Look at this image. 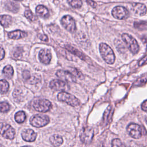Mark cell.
I'll list each match as a JSON object with an SVG mask.
<instances>
[{"label": "cell", "instance_id": "obj_29", "mask_svg": "<svg viewBox=\"0 0 147 147\" xmlns=\"http://www.w3.org/2000/svg\"><path fill=\"white\" fill-rule=\"evenodd\" d=\"M25 16L26 18L29 19L30 21H34L36 20L35 16L33 14V13L30 10H26L25 11Z\"/></svg>", "mask_w": 147, "mask_h": 147}, {"label": "cell", "instance_id": "obj_26", "mask_svg": "<svg viewBox=\"0 0 147 147\" xmlns=\"http://www.w3.org/2000/svg\"><path fill=\"white\" fill-rule=\"evenodd\" d=\"M68 3L72 7L76 9L80 8L82 5V2L80 0H72L68 1Z\"/></svg>", "mask_w": 147, "mask_h": 147}, {"label": "cell", "instance_id": "obj_9", "mask_svg": "<svg viewBox=\"0 0 147 147\" xmlns=\"http://www.w3.org/2000/svg\"><path fill=\"white\" fill-rule=\"evenodd\" d=\"M63 26L70 32H74L76 30V24L74 19L69 15L63 16L61 20Z\"/></svg>", "mask_w": 147, "mask_h": 147}, {"label": "cell", "instance_id": "obj_4", "mask_svg": "<svg viewBox=\"0 0 147 147\" xmlns=\"http://www.w3.org/2000/svg\"><path fill=\"white\" fill-rule=\"evenodd\" d=\"M49 122V117L45 115L36 114L32 116L30 119V123L36 127H43L47 125Z\"/></svg>", "mask_w": 147, "mask_h": 147}, {"label": "cell", "instance_id": "obj_37", "mask_svg": "<svg viewBox=\"0 0 147 147\" xmlns=\"http://www.w3.org/2000/svg\"><path fill=\"white\" fill-rule=\"evenodd\" d=\"M87 3H88L90 6H91L92 7H95L96 6V3L94 1H87Z\"/></svg>", "mask_w": 147, "mask_h": 147}, {"label": "cell", "instance_id": "obj_2", "mask_svg": "<svg viewBox=\"0 0 147 147\" xmlns=\"http://www.w3.org/2000/svg\"><path fill=\"white\" fill-rule=\"evenodd\" d=\"M122 39L125 43L129 51L133 54H136L139 51L138 44L134 38L131 36L127 34L123 33L122 34Z\"/></svg>", "mask_w": 147, "mask_h": 147}, {"label": "cell", "instance_id": "obj_17", "mask_svg": "<svg viewBox=\"0 0 147 147\" xmlns=\"http://www.w3.org/2000/svg\"><path fill=\"white\" fill-rule=\"evenodd\" d=\"M36 12L38 16H40V17L44 18H48L49 16V11H48V9L45 6H44L42 5H38L36 7Z\"/></svg>", "mask_w": 147, "mask_h": 147}, {"label": "cell", "instance_id": "obj_23", "mask_svg": "<svg viewBox=\"0 0 147 147\" xmlns=\"http://www.w3.org/2000/svg\"><path fill=\"white\" fill-rule=\"evenodd\" d=\"M9 88V84L8 82L4 79L0 80V92L1 94H5L7 92Z\"/></svg>", "mask_w": 147, "mask_h": 147}, {"label": "cell", "instance_id": "obj_21", "mask_svg": "<svg viewBox=\"0 0 147 147\" xmlns=\"http://www.w3.org/2000/svg\"><path fill=\"white\" fill-rule=\"evenodd\" d=\"M2 72L3 74V75L7 78L10 79L12 78L13 74H14V70L13 67L10 65H6L3 70H2Z\"/></svg>", "mask_w": 147, "mask_h": 147}, {"label": "cell", "instance_id": "obj_15", "mask_svg": "<svg viewBox=\"0 0 147 147\" xmlns=\"http://www.w3.org/2000/svg\"><path fill=\"white\" fill-rule=\"evenodd\" d=\"M49 87L53 90L61 91L64 90L65 83L61 80L53 79L49 83Z\"/></svg>", "mask_w": 147, "mask_h": 147}, {"label": "cell", "instance_id": "obj_1", "mask_svg": "<svg viewBox=\"0 0 147 147\" xmlns=\"http://www.w3.org/2000/svg\"><path fill=\"white\" fill-rule=\"evenodd\" d=\"M99 52L102 59L109 64H113L115 61V55L110 46L105 43L99 45Z\"/></svg>", "mask_w": 147, "mask_h": 147}, {"label": "cell", "instance_id": "obj_12", "mask_svg": "<svg viewBox=\"0 0 147 147\" xmlns=\"http://www.w3.org/2000/svg\"><path fill=\"white\" fill-rule=\"evenodd\" d=\"M56 75L57 77L65 80L67 82H75L76 81L75 78L68 71H64V70H58Z\"/></svg>", "mask_w": 147, "mask_h": 147}, {"label": "cell", "instance_id": "obj_18", "mask_svg": "<svg viewBox=\"0 0 147 147\" xmlns=\"http://www.w3.org/2000/svg\"><path fill=\"white\" fill-rule=\"evenodd\" d=\"M12 21V18L11 16L9 15H1L0 16V24L4 28L9 27Z\"/></svg>", "mask_w": 147, "mask_h": 147}, {"label": "cell", "instance_id": "obj_27", "mask_svg": "<svg viewBox=\"0 0 147 147\" xmlns=\"http://www.w3.org/2000/svg\"><path fill=\"white\" fill-rule=\"evenodd\" d=\"M10 109V105L6 102H0V112L6 113Z\"/></svg>", "mask_w": 147, "mask_h": 147}, {"label": "cell", "instance_id": "obj_13", "mask_svg": "<svg viewBox=\"0 0 147 147\" xmlns=\"http://www.w3.org/2000/svg\"><path fill=\"white\" fill-rule=\"evenodd\" d=\"M21 136L24 140L28 142H33L36 140L37 134L32 129H28L23 130L21 133Z\"/></svg>", "mask_w": 147, "mask_h": 147}, {"label": "cell", "instance_id": "obj_20", "mask_svg": "<svg viewBox=\"0 0 147 147\" xmlns=\"http://www.w3.org/2000/svg\"><path fill=\"white\" fill-rule=\"evenodd\" d=\"M65 48L68 50V51H69L70 52H71L72 53L75 55L76 56H78L80 59L84 60L85 59V56L83 55V53H82L80 51H79V50L76 49V48L70 46V45H66L65 46Z\"/></svg>", "mask_w": 147, "mask_h": 147}, {"label": "cell", "instance_id": "obj_8", "mask_svg": "<svg viewBox=\"0 0 147 147\" xmlns=\"http://www.w3.org/2000/svg\"><path fill=\"white\" fill-rule=\"evenodd\" d=\"M127 131L129 136L135 139H139L142 135L141 127L136 123H130L127 127Z\"/></svg>", "mask_w": 147, "mask_h": 147}, {"label": "cell", "instance_id": "obj_31", "mask_svg": "<svg viewBox=\"0 0 147 147\" xmlns=\"http://www.w3.org/2000/svg\"><path fill=\"white\" fill-rule=\"evenodd\" d=\"M146 78L145 76L144 78H141L140 79L137 80L135 83V85H136V86H140L142 84L143 85V84H145L146 83Z\"/></svg>", "mask_w": 147, "mask_h": 147}, {"label": "cell", "instance_id": "obj_30", "mask_svg": "<svg viewBox=\"0 0 147 147\" xmlns=\"http://www.w3.org/2000/svg\"><path fill=\"white\" fill-rule=\"evenodd\" d=\"M134 26L137 29H145L146 27V24L145 21L141 22H136L134 24Z\"/></svg>", "mask_w": 147, "mask_h": 147}, {"label": "cell", "instance_id": "obj_22", "mask_svg": "<svg viewBox=\"0 0 147 147\" xmlns=\"http://www.w3.org/2000/svg\"><path fill=\"white\" fill-rule=\"evenodd\" d=\"M15 120L17 123H21L25 121L26 119V115L24 111H19L15 114L14 116Z\"/></svg>", "mask_w": 147, "mask_h": 147}, {"label": "cell", "instance_id": "obj_16", "mask_svg": "<svg viewBox=\"0 0 147 147\" xmlns=\"http://www.w3.org/2000/svg\"><path fill=\"white\" fill-rule=\"evenodd\" d=\"M7 35L10 38L18 40L26 37L27 36V33L25 32L21 31L20 30H16L8 33Z\"/></svg>", "mask_w": 147, "mask_h": 147}, {"label": "cell", "instance_id": "obj_6", "mask_svg": "<svg viewBox=\"0 0 147 147\" xmlns=\"http://www.w3.org/2000/svg\"><path fill=\"white\" fill-rule=\"evenodd\" d=\"M0 134L5 138L12 140L15 136V130L9 124L0 123Z\"/></svg>", "mask_w": 147, "mask_h": 147}, {"label": "cell", "instance_id": "obj_5", "mask_svg": "<svg viewBox=\"0 0 147 147\" xmlns=\"http://www.w3.org/2000/svg\"><path fill=\"white\" fill-rule=\"evenodd\" d=\"M33 106L36 111L45 113L51 109L52 107V104L48 100L42 99L35 100L33 103Z\"/></svg>", "mask_w": 147, "mask_h": 147}, {"label": "cell", "instance_id": "obj_25", "mask_svg": "<svg viewBox=\"0 0 147 147\" xmlns=\"http://www.w3.org/2000/svg\"><path fill=\"white\" fill-rule=\"evenodd\" d=\"M111 147H127L118 138L114 139L111 142Z\"/></svg>", "mask_w": 147, "mask_h": 147}, {"label": "cell", "instance_id": "obj_34", "mask_svg": "<svg viewBox=\"0 0 147 147\" xmlns=\"http://www.w3.org/2000/svg\"><path fill=\"white\" fill-rule=\"evenodd\" d=\"M5 55V52L3 48H2V47L1 46V45L0 44V60H2L4 58Z\"/></svg>", "mask_w": 147, "mask_h": 147}, {"label": "cell", "instance_id": "obj_3", "mask_svg": "<svg viewBox=\"0 0 147 147\" xmlns=\"http://www.w3.org/2000/svg\"><path fill=\"white\" fill-rule=\"evenodd\" d=\"M59 101L65 102L71 106H77L79 105V100L75 96L66 92H61L57 95Z\"/></svg>", "mask_w": 147, "mask_h": 147}, {"label": "cell", "instance_id": "obj_11", "mask_svg": "<svg viewBox=\"0 0 147 147\" xmlns=\"http://www.w3.org/2000/svg\"><path fill=\"white\" fill-rule=\"evenodd\" d=\"M38 58L42 63L44 64H49L52 55L50 51L48 49H41L38 54Z\"/></svg>", "mask_w": 147, "mask_h": 147}, {"label": "cell", "instance_id": "obj_38", "mask_svg": "<svg viewBox=\"0 0 147 147\" xmlns=\"http://www.w3.org/2000/svg\"><path fill=\"white\" fill-rule=\"evenodd\" d=\"M142 60H141V61L140 62V63H139V65H143L144 64H145V63H146V56H144V59H142Z\"/></svg>", "mask_w": 147, "mask_h": 147}, {"label": "cell", "instance_id": "obj_28", "mask_svg": "<svg viewBox=\"0 0 147 147\" xmlns=\"http://www.w3.org/2000/svg\"><path fill=\"white\" fill-rule=\"evenodd\" d=\"M75 78L77 77L79 78H81L83 77V75L82 74V73L78 69H76V68H70L69 69V71Z\"/></svg>", "mask_w": 147, "mask_h": 147}, {"label": "cell", "instance_id": "obj_36", "mask_svg": "<svg viewBox=\"0 0 147 147\" xmlns=\"http://www.w3.org/2000/svg\"><path fill=\"white\" fill-rule=\"evenodd\" d=\"M39 38L40 40H41L42 41H48V38L47 36H46L45 34L40 35Z\"/></svg>", "mask_w": 147, "mask_h": 147}, {"label": "cell", "instance_id": "obj_19", "mask_svg": "<svg viewBox=\"0 0 147 147\" xmlns=\"http://www.w3.org/2000/svg\"><path fill=\"white\" fill-rule=\"evenodd\" d=\"M51 144L53 146H59L63 142L62 137L58 134H54L52 136L49 138Z\"/></svg>", "mask_w": 147, "mask_h": 147}, {"label": "cell", "instance_id": "obj_39", "mask_svg": "<svg viewBox=\"0 0 147 147\" xmlns=\"http://www.w3.org/2000/svg\"><path fill=\"white\" fill-rule=\"evenodd\" d=\"M22 147H30V146H24Z\"/></svg>", "mask_w": 147, "mask_h": 147}, {"label": "cell", "instance_id": "obj_33", "mask_svg": "<svg viewBox=\"0 0 147 147\" xmlns=\"http://www.w3.org/2000/svg\"><path fill=\"white\" fill-rule=\"evenodd\" d=\"M21 52H22V50H21L20 48H17L16 51H15V52L14 53V57L15 58H19V56L21 55Z\"/></svg>", "mask_w": 147, "mask_h": 147}, {"label": "cell", "instance_id": "obj_7", "mask_svg": "<svg viewBox=\"0 0 147 147\" xmlns=\"http://www.w3.org/2000/svg\"><path fill=\"white\" fill-rule=\"evenodd\" d=\"M94 137V130L90 127H86L82 129L80 134V138L81 141L84 144H90Z\"/></svg>", "mask_w": 147, "mask_h": 147}, {"label": "cell", "instance_id": "obj_32", "mask_svg": "<svg viewBox=\"0 0 147 147\" xmlns=\"http://www.w3.org/2000/svg\"><path fill=\"white\" fill-rule=\"evenodd\" d=\"M22 76H23V78L26 79V80H28L30 79V72L27 71V70H25L23 72V74H22Z\"/></svg>", "mask_w": 147, "mask_h": 147}, {"label": "cell", "instance_id": "obj_14", "mask_svg": "<svg viewBox=\"0 0 147 147\" xmlns=\"http://www.w3.org/2000/svg\"><path fill=\"white\" fill-rule=\"evenodd\" d=\"M131 10L136 14L144 16L146 13V7L144 4L134 3L131 5Z\"/></svg>", "mask_w": 147, "mask_h": 147}, {"label": "cell", "instance_id": "obj_35", "mask_svg": "<svg viewBox=\"0 0 147 147\" xmlns=\"http://www.w3.org/2000/svg\"><path fill=\"white\" fill-rule=\"evenodd\" d=\"M146 103H147V101L145 100H144V102L142 103V104L141 105V109L144 111H146V109H147V104Z\"/></svg>", "mask_w": 147, "mask_h": 147}, {"label": "cell", "instance_id": "obj_24", "mask_svg": "<svg viewBox=\"0 0 147 147\" xmlns=\"http://www.w3.org/2000/svg\"><path fill=\"white\" fill-rule=\"evenodd\" d=\"M6 6L8 9L9 10L11 11L14 13L17 12L18 10V8H19L18 5L13 2H7L6 5Z\"/></svg>", "mask_w": 147, "mask_h": 147}, {"label": "cell", "instance_id": "obj_10", "mask_svg": "<svg viewBox=\"0 0 147 147\" xmlns=\"http://www.w3.org/2000/svg\"><path fill=\"white\" fill-rule=\"evenodd\" d=\"M111 13L115 18L118 20H124L127 18L129 16V11L127 10L121 6H117L114 7Z\"/></svg>", "mask_w": 147, "mask_h": 147}]
</instances>
